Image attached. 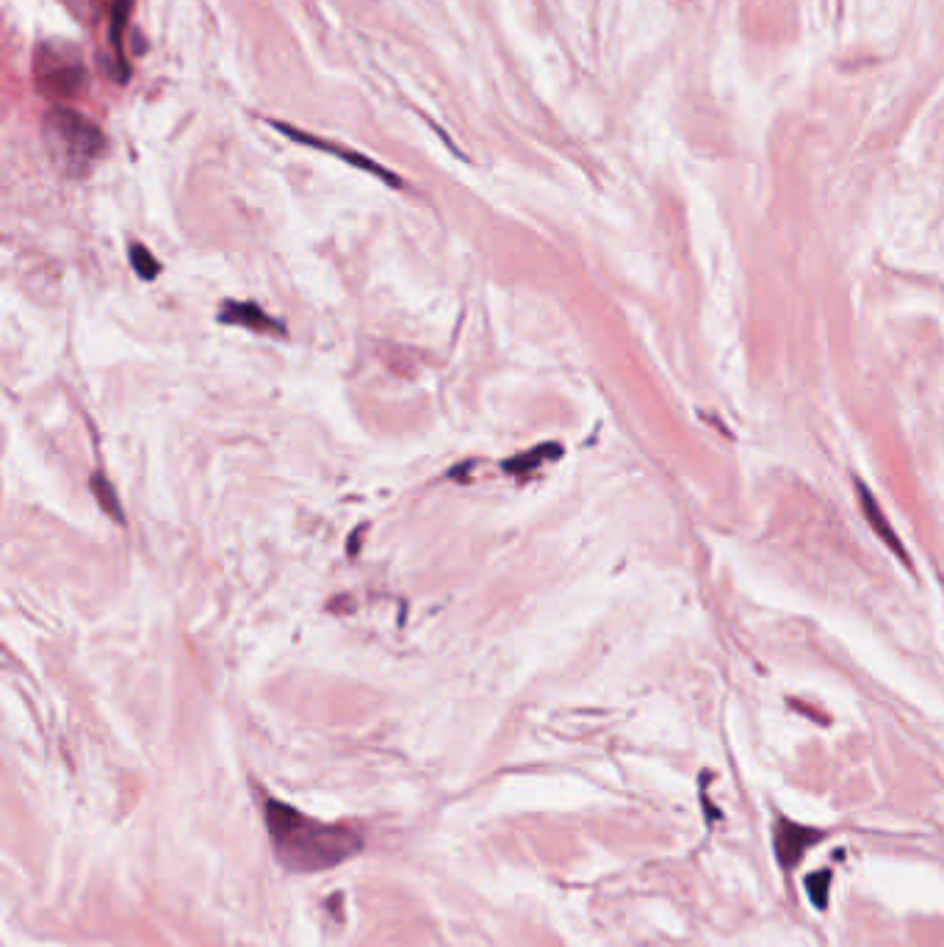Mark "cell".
Listing matches in <instances>:
<instances>
[{"instance_id":"obj_4","label":"cell","mask_w":944,"mask_h":947,"mask_svg":"<svg viewBox=\"0 0 944 947\" xmlns=\"http://www.w3.org/2000/svg\"><path fill=\"white\" fill-rule=\"evenodd\" d=\"M773 837H776L778 862L784 864L787 870L798 867L803 862V856L823 840V834L817 828L801 826V823H792V820H778Z\"/></svg>"},{"instance_id":"obj_11","label":"cell","mask_w":944,"mask_h":947,"mask_svg":"<svg viewBox=\"0 0 944 947\" xmlns=\"http://www.w3.org/2000/svg\"><path fill=\"white\" fill-rule=\"evenodd\" d=\"M828 873H817L814 878H809V895L814 898V906L817 909H825V889H828Z\"/></svg>"},{"instance_id":"obj_1","label":"cell","mask_w":944,"mask_h":947,"mask_svg":"<svg viewBox=\"0 0 944 947\" xmlns=\"http://www.w3.org/2000/svg\"><path fill=\"white\" fill-rule=\"evenodd\" d=\"M263 823L277 859L291 873L330 870L363 851V834L355 826L319 823L275 798H263Z\"/></svg>"},{"instance_id":"obj_8","label":"cell","mask_w":944,"mask_h":947,"mask_svg":"<svg viewBox=\"0 0 944 947\" xmlns=\"http://www.w3.org/2000/svg\"><path fill=\"white\" fill-rule=\"evenodd\" d=\"M861 504H864V513L870 516V524H873V529H878V532H881V538H884L886 543H889V546L895 549V552H900V540L895 538V532H892V529H889V524L884 521V513H881V507L873 502V496L864 491V488H861Z\"/></svg>"},{"instance_id":"obj_9","label":"cell","mask_w":944,"mask_h":947,"mask_svg":"<svg viewBox=\"0 0 944 947\" xmlns=\"http://www.w3.org/2000/svg\"><path fill=\"white\" fill-rule=\"evenodd\" d=\"M92 491L97 493V502H100V507L106 510L108 516L122 524V507L120 502H117V493H114L111 482H108L103 474H95V477H92Z\"/></svg>"},{"instance_id":"obj_3","label":"cell","mask_w":944,"mask_h":947,"mask_svg":"<svg viewBox=\"0 0 944 947\" xmlns=\"http://www.w3.org/2000/svg\"><path fill=\"white\" fill-rule=\"evenodd\" d=\"M36 84L45 95L72 97L84 86V61L70 45H42L34 61Z\"/></svg>"},{"instance_id":"obj_5","label":"cell","mask_w":944,"mask_h":947,"mask_svg":"<svg viewBox=\"0 0 944 947\" xmlns=\"http://www.w3.org/2000/svg\"><path fill=\"white\" fill-rule=\"evenodd\" d=\"M275 128H280V131L286 133V136H291V139H297V142L311 144V147H319V150H327V153H333V156L344 158V161H349V164H355V167L366 169V172H371V175H377V178L388 180L391 186H399V180H396L394 175L388 172V169H383V167H380V164H374V161H369V158H366V156H358V153H352V150H341V147H333V144L322 142V139H313V136H305V133H299L297 128H291V125H280V122H275Z\"/></svg>"},{"instance_id":"obj_6","label":"cell","mask_w":944,"mask_h":947,"mask_svg":"<svg viewBox=\"0 0 944 947\" xmlns=\"http://www.w3.org/2000/svg\"><path fill=\"white\" fill-rule=\"evenodd\" d=\"M219 322L239 324V327L258 330V333H269V330L283 333V327H280L272 316H266L261 308H255V305H250V302H228V305L219 311Z\"/></svg>"},{"instance_id":"obj_7","label":"cell","mask_w":944,"mask_h":947,"mask_svg":"<svg viewBox=\"0 0 944 947\" xmlns=\"http://www.w3.org/2000/svg\"><path fill=\"white\" fill-rule=\"evenodd\" d=\"M554 457H560V446L546 444V446H538V449H529V452L518 455L515 460H507L504 468H507V471H513V474H529V471H535L540 463L554 460Z\"/></svg>"},{"instance_id":"obj_10","label":"cell","mask_w":944,"mask_h":947,"mask_svg":"<svg viewBox=\"0 0 944 947\" xmlns=\"http://www.w3.org/2000/svg\"><path fill=\"white\" fill-rule=\"evenodd\" d=\"M131 264L136 269V275L142 280H156L161 272V264L156 261V255L147 250L144 244H131Z\"/></svg>"},{"instance_id":"obj_2","label":"cell","mask_w":944,"mask_h":947,"mask_svg":"<svg viewBox=\"0 0 944 947\" xmlns=\"http://www.w3.org/2000/svg\"><path fill=\"white\" fill-rule=\"evenodd\" d=\"M42 131L53 156L59 158L61 167L72 175L86 172L106 150V139L95 122H89L67 106L50 108L42 120Z\"/></svg>"}]
</instances>
